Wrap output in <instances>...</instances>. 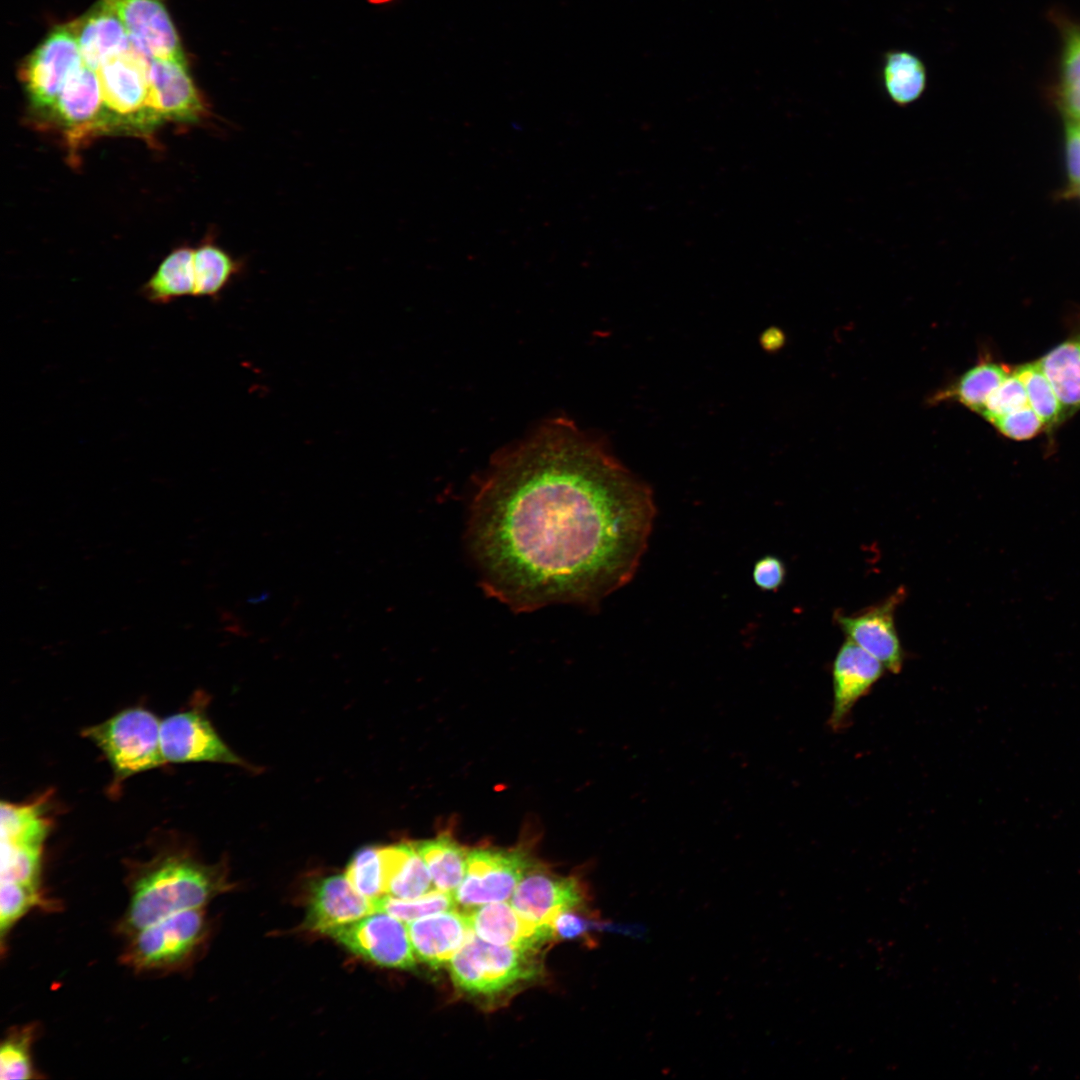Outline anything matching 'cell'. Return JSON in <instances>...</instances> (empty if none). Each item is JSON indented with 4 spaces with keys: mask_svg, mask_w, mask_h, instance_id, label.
<instances>
[{
    "mask_svg": "<svg viewBox=\"0 0 1080 1080\" xmlns=\"http://www.w3.org/2000/svg\"><path fill=\"white\" fill-rule=\"evenodd\" d=\"M1075 122H1076V121H1075ZM1077 123H1078V125H1079V127H1080V121H1078Z\"/></svg>",
    "mask_w": 1080,
    "mask_h": 1080,
    "instance_id": "43",
    "label": "cell"
},
{
    "mask_svg": "<svg viewBox=\"0 0 1080 1080\" xmlns=\"http://www.w3.org/2000/svg\"><path fill=\"white\" fill-rule=\"evenodd\" d=\"M1064 160L1067 184L1070 189L1080 184V127L1077 122H1064Z\"/></svg>",
    "mask_w": 1080,
    "mask_h": 1080,
    "instance_id": "38",
    "label": "cell"
},
{
    "mask_svg": "<svg viewBox=\"0 0 1080 1080\" xmlns=\"http://www.w3.org/2000/svg\"><path fill=\"white\" fill-rule=\"evenodd\" d=\"M1061 404L1064 420L1080 409V331L1037 360Z\"/></svg>",
    "mask_w": 1080,
    "mask_h": 1080,
    "instance_id": "22",
    "label": "cell"
},
{
    "mask_svg": "<svg viewBox=\"0 0 1080 1080\" xmlns=\"http://www.w3.org/2000/svg\"><path fill=\"white\" fill-rule=\"evenodd\" d=\"M43 125L64 136L71 155L89 139L105 133V109L95 70L80 65L69 77Z\"/></svg>",
    "mask_w": 1080,
    "mask_h": 1080,
    "instance_id": "8",
    "label": "cell"
},
{
    "mask_svg": "<svg viewBox=\"0 0 1080 1080\" xmlns=\"http://www.w3.org/2000/svg\"><path fill=\"white\" fill-rule=\"evenodd\" d=\"M900 588L883 602L852 615L838 614L836 621L847 639L878 659L891 673H899L904 652L895 625V611L903 601Z\"/></svg>",
    "mask_w": 1080,
    "mask_h": 1080,
    "instance_id": "13",
    "label": "cell"
},
{
    "mask_svg": "<svg viewBox=\"0 0 1080 1080\" xmlns=\"http://www.w3.org/2000/svg\"><path fill=\"white\" fill-rule=\"evenodd\" d=\"M540 950L496 945L473 932L449 962L455 986L466 994L494 998L530 983L543 973Z\"/></svg>",
    "mask_w": 1080,
    "mask_h": 1080,
    "instance_id": "3",
    "label": "cell"
},
{
    "mask_svg": "<svg viewBox=\"0 0 1080 1080\" xmlns=\"http://www.w3.org/2000/svg\"><path fill=\"white\" fill-rule=\"evenodd\" d=\"M72 26L84 64L95 71L133 46L124 24L106 0L98 1Z\"/></svg>",
    "mask_w": 1080,
    "mask_h": 1080,
    "instance_id": "20",
    "label": "cell"
},
{
    "mask_svg": "<svg viewBox=\"0 0 1080 1080\" xmlns=\"http://www.w3.org/2000/svg\"><path fill=\"white\" fill-rule=\"evenodd\" d=\"M218 889L215 871L184 850H169L136 874L124 929L135 933L172 914L202 908Z\"/></svg>",
    "mask_w": 1080,
    "mask_h": 1080,
    "instance_id": "2",
    "label": "cell"
},
{
    "mask_svg": "<svg viewBox=\"0 0 1080 1080\" xmlns=\"http://www.w3.org/2000/svg\"><path fill=\"white\" fill-rule=\"evenodd\" d=\"M1011 370L1012 367L1003 363L981 361L966 371L945 394L980 414Z\"/></svg>",
    "mask_w": 1080,
    "mask_h": 1080,
    "instance_id": "27",
    "label": "cell"
},
{
    "mask_svg": "<svg viewBox=\"0 0 1080 1080\" xmlns=\"http://www.w3.org/2000/svg\"><path fill=\"white\" fill-rule=\"evenodd\" d=\"M161 721L148 709H124L82 735L93 742L109 762L114 779L121 782L133 775L166 764L160 744Z\"/></svg>",
    "mask_w": 1080,
    "mask_h": 1080,
    "instance_id": "5",
    "label": "cell"
},
{
    "mask_svg": "<svg viewBox=\"0 0 1080 1080\" xmlns=\"http://www.w3.org/2000/svg\"><path fill=\"white\" fill-rule=\"evenodd\" d=\"M373 901L375 911L385 912L405 923L457 907L453 893L437 889L415 899L383 895Z\"/></svg>",
    "mask_w": 1080,
    "mask_h": 1080,
    "instance_id": "31",
    "label": "cell"
},
{
    "mask_svg": "<svg viewBox=\"0 0 1080 1080\" xmlns=\"http://www.w3.org/2000/svg\"><path fill=\"white\" fill-rule=\"evenodd\" d=\"M195 287L193 296H215L239 271L235 261L222 248L206 243L193 255Z\"/></svg>",
    "mask_w": 1080,
    "mask_h": 1080,
    "instance_id": "28",
    "label": "cell"
},
{
    "mask_svg": "<svg viewBox=\"0 0 1080 1080\" xmlns=\"http://www.w3.org/2000/svg\"><path fill=\"white\" fill-rule=\"evenodd\" d=\"M1049 95L1064 120L1080 121V85L1052 86Z\"/></svg>",
    "mask_w": 1080,
    "mask_h": 1080,
    "instance_id": "40",
    "label": "cell"
},
{
    "mask_svg": "<svg viewBox=\"0 0 1080 1080\" xmlns=\"http://www.w3.org/2000/svg\"><path fill=\"white\" fill-rule=\"evenodd\" d=\"M437 890L453 893L466 873L469 850L448 835L413 843Z\"/></svg>",
    "mask_w": 1080,
    "mask_h": 1080,
    "instance_id": "25",
    "label": "cell"
},
{
    "mask_svg": "<svg viewBox=\"0 0 1080 1080\" xmlns=\"http://www.w3.org/2000/svg\"><path fill=\"white\" fill-rule=\"evenodd\" d=\"M1049 18L1060 38L1056 81L1053 86L1080 85V18L1059 8L1052 9Z\"/></svg>",
    "mask_w": 1080,
    "mask_h": 1080,
    "instance_id": "30",
    "label": "cell"
},
{
    "mask_svg": "<svg viewBox=\"0 0 1080 1080\" xmlns=\"http://www.w3.org/2000/svg\"><path fill=\"white\" fill-rule=\"evenodd\" d=\"M33 1029L25 1027L9 1034L0 1050V1078L2 1080L29 1079L33 1077L31 1042Z\"/></svg>",
    "mask_w": 1080,
    "mask_h": 1080,
    "instance_id": "33",
    "label": "cell"
},
{
    "mask_svg": "<svg viewBox=\"0 0 1080 1080\" xmlns=\"http://www.w3.org/2000/svg\"><path fill=\"white\" fill-rule=\"evenodd\" d=\"M591 896L576 877H562L531 864L516 886L510 904L524 918L553 927L565 911L589 909ZM554 929V928H553Z\"/></svg>",
    "mask_w": 1080,
    "mask_h": 1080,
    "instance_id": "11",
    "label": "cell"
},
{
    "mask_svg": "<svg viewBox=\"0 0 1080 1080\" xmlns=\"http://www.w3.org/2000/svg\"><path fill=\"white\" fill-rule=\"evenodd\" d=\"M194 250L183 247L171 252L144 285L146 298L154 303H168L193 295L195 287Z\"/></svg>",
    "mask_w": 1080,
    "mask_h": 1080,
    "instance_id": "26",
    "label": "cell"
},
{
    "mask_svg": "<svg viewBox=\"0 0 1080 1080\" xmlns=\"http://www.w3.org/2000/svg\"><path fill=\"white\" fill-rule=\"evenodd\" d=\"M327 935L353 954L379 966L397 969L416 966L407 925L385 912H373L332 929Z\"/></svg>",
    "mask_w": 1080,
    "mask_h": 1080,
    "instance_id": "10",
    "label": "cell"
},
{
    "mask_svg": "<svg viewBox=\"0 0 1080 1080\" xmlns=\"http://www.w3.org/2000/svg\"><path fill=\"white\" fill-rule=\"evenodd\" d=\"M655 512L602 441L554 419L491 464L468 540L485 591L513 610L593 607L634 576Z\"/></svg>",
    "mask_w": 1080,
    "mask_h": 1080,
    "instance_id": "1",
    "label": "cell"
},
{
    "mask_svg": "<svg viewBox=\"0 0 1080 1080\" xmlns=\"http://www.w3.org/2000/svg\"><path fill=\"white\" fill-rule=\"evenodd\" d=\"M39 887L4 882L0 889V929L2 938L26 912L42 904Z\"/></svg>",
    "mask_w": 1080,
    "mask_h": 1080,
    "instance_id": "35",
    "label": "cell"
},
{
    "mask_svg": "<svg viewBox=\"0 0 1080 1080\" xmlns=\"http://www.w3.org/2000/svg\"><path fill=\"white\" fill-rule=\"evenodd\" d=\"M124 24L132 44L151 59L185 61L182 46L162 0H106Z\"/></svg>",
    "mask_w": 1080,
    "mask_h": 1080,
    "instance_id": "16",
    "label": "cell"
},
{
    "mask_svg": "<svg viewBox=\"0 0 1080 1080\" xmlns=\"http://www.w3.org/2000/svg\"><path fill=\"white\" fill-rule=\"evenodd\" d=\"M406 925L416 959L435 969L449 963L473 932L464 911L455 909Z\"/></svg>",
    "mask_w": 1080,
    "mask_h": 1080,
    "instance_id": "19",
    "label": "cell"
},
{
    "mask_svg": "<svg viewBox=\"0 0 1080 1080\" xmlns=\"http://www.w3.org/2000/svg\"><path fill=\"white\" fill-rule=\"evenodd\" d=\"M1013 372L1024 385L1029 404L1043 422L1045 431L1065 421L1056 393L1037 361L1017 365Z\"/></svg>",
    "mask_w": 1080,
    "mask_h": 1080,
    "instance_id": "29",
    "label": "cell"
},
{
    "mask_svg": "<svg viewBox=\"0 0 1080 1080\" xmlns=\"http://www.w3.org/2000/svg\"><path fill=\"white\" fill-rule=\"evenodd\" d=\"M379 860L383 895L415 899L436 889L413 843L379 848Z\"/></svg>",
    "mask_w": 1080,
    "mask_h": 1080,
    "instance_id": "21",
    "label": "cell"
},
{
    "mask_svg": "<svg viewBox=\"0 0 1080 1080\" xmlns=\"http://www.w3.org/2000/svg\"><path fill=\"white\" fill-rule=\"evenodd\" d=\"M465 911L473 933L492 944L541 951L556 937L553 927L524 918L505 901Z\"/></svg>",
    "mask_w": 1080,
    "mask_h": 1080,
    "instance_id": "17",
    "label": "cell"
},
{
    "mask_svg": "<svg viewBox=\"0 0 1080 1080\" xmlns=\"http://www.w3.org/2000/svg\"><path fill=\"white\" fill-rule=\"evenodd\" d=\"M992 425L1005 437L1024 441L1036 437L1045 426L1039 416L1027 406L996 419Z\"/></svg>",
    "mask_w": 1080,
    "mask_h": 1080,
    "instance_id": "37",
    "label": "cell"
},
{
    "mask_svg": "<svg viewBox=\"0 0 1080 1080\" xmlns=\"http://www.w3.org/2000/svg\"><path fill=\"white\" fill-rule=\"evenodd\" d=\"M785 575L783 561L772 555L760 558L752 572L754 583L764 591H776L783 584Z\"/></svg>",
    "mask_w": 1080,
    "mask_h": 1080,
    "instance_id": "39",
    "label": "cell"
},
{
    "mask_svg": "<svg viewBox=\"0 0 1080 1080\" xmlns=\"http://www.w3.org/2000/svg\"><path fill=\"white\" fill-rule=\"evenodd\" d=\"M879 78L889 100L902 108L917 102L928 85L925 63L906 49H892L883 55Z\"/></svg>",
    "mask_w": 1080,
    "mask_h": 1080,
    "instance_id": "23",
    "label": "cell"
},
{
    "mask_svg": "<svg viewBox=\"0 0 1080 1080\" xmlns=\"http://www.w3.org/2000/svg\"><path fill=\"white\" fill-rule=\"evenodd\" d=\"M82 64L72 23L55 27L27 57L20 76L38 122H44L67 80Z\"/></svg>",
    "mask_w": 1080,
    "mask_h": 1080,
    "instance_id": "6",
    "label": "cell"
},
{
    "mask_svg": "<svg viewBox=\"0 0 1080 1080\" xmlns=\"http://www.w3.org/2000/svg\"><path fill=\"white\" fill-rule=\"evenodd\" d=\"M884 671L878 659L846 638L832 664L833 701L828 721L832 730L847 726L855 704L871 691Z\"/></svg>",
    "mask_w": 1080,
    "mask_h": 1080,
    "instance_id": "15",
    "label": "cell"
},
{
    "mask_svg": "<svg viewBox=\"0 0 1080 1080\" xmlns=\"http://www.w3.org/2000/svg\"><path fill=\"white\" fill-rule=\"evenodd\" d=\"M134 45L104 62L99 78L106 134L150 136L162 122L149 102V61Z\"/></svg>",
    "mask_w": 1080,
    "mask_h": 1080,
    "instance_id": "4",
    "label": "cell"
},
{
    "mask_svg": "<svg viewBox=\"0 0 1080 1080\" xmlns=\"http://www.w3.org/2000/svg\"><path fill=\"white\" fill-rule=\"evenodd\" d=\"M530 865L519 849L469 850L465 876L454 892L456 905L468 910L510 899Z\"/></svg>",
    "mask_w": 1080,
    "mask_h": 1080,
    "instance_id": "9",
    "label": "cell"
},
{
    "mask_svg": "<svg viewBox=\"0 0 1080 1080\" xmlns=\"http://www.w3.org/2000/svg\"><path fill=\"white\" fill-rule=\"evenodd\" d=\"M148 79L150 106L162 124H192L207 115L206 104L185 61L150 59Z\"/></svg>",
    "mask_w": 1080,
    "mask_h": 1080,
    "instance_id": "14",
    "label": "cell"
},
{
    "mask_svg": "<svg viewBox=\"0 0 1080 1080\" xmlns=\"http://www.w3.org/2000/svg\"><path fill=\"white\" fill-rule=\"evenodd\" d=\"M1027 406L1030 404L1026 390L1012 367L1009 375L990 396L980 415L992 424L996 419Z\"/></svg>",
    "mask_w": 1080,
    "mask_h": 1080,
    "instance_id": "36",
    "label": "cell"
},
{
    "mask_svg": "<svg viewBox=\"0 0 1080 1080\" xmlns=\"http://www.w3.org/2000/svg\"><path fill=\"white\" fill-rule=\"evenodd\" d=\"M160 744L166 763H242L218 736L199 705L162 720Z\"/></svg>",
    "mask_w": 1080,
    "mask_h": 1080,
    "instance_id": "12",
    "label": "cell"
},
{
    "mask_svg": "<svg viewBox=\"0 0 1080 1080\" xmlns=\"http://www.w3.org/2000/svg\"><path fill=\"white\" fill-rule=\"evenodd\" d=\"M49 800V794H45L23 804L1 801V841L43 847L52 826Z\"/></svg>",
    "mask_w": 1080,
    "mask_h": 1080,
    "instance_id": "24",
    "label": "cell"
},
{
    "mask_svg": "<svg viewBox=\"0 0 1080 1080\" xmlns=\"http://www.w3.org/2000/svg\"><path fill=\"white\" fill-rule=\"evenodd\" d=\"M1061 197L1065 199H1076L1080 201V184L1070 189H1063V191L1061 192Z\"/></svg>",
    "mask_w": 1080,
    "mask_h": 1080,
    "instance_id": "41",
    "label": "cell"
},
{
    "mask_svg": "<svg viewBox=\"0 0 1080 1080\" xmlns=\"http://www.w3.org/2000/svg\"><path fill=\"white\" fill-rule=\"evenodd\" d=\"M387 1H390V0H370V2L377 3V4L387 2Z\"/></svg>",
    "mask_w": 1080,
    "mask_h": 1080,
    "instance_id": "42",
    "label": "cell"
},
{
    "mask_svg": "<svg viewBox=\"0 0 1080 1080\" xmlns=\"http://www.w3.org/2000/svg\"><path fill=\"white\" fill-rule=\"evenodd\" d=\"M375 911L374 901L360 895L345 875L320 878L310 888L306 926L327 934Z\"/></svg>",
    "mask_w": 1080,
    "mask_h": 1080,
    "instance_id": "18",
    "label": "cell"
},
{
    "mask_svg": "<svg viewBox=\"0 0 1080 1080\" xmlns=\"http://www.w3.org/2000/svg\"><path fill=\"white\" fill-rule=\"evenodd\" d=\"M345 876L360 895L371 900L383 896L379 848L359 849L348 863Z\"/></svg>",
    "mask_w": 1080,
    "mask_h": 1080,
    "instance_id": "34",
    "label": "cell"
},
{
    "mask_svg": "<svg viewBox=\"0 0 1080 1080\" xmlns=\"http://www.w3.org/2000/svg\"><path fill=\"white\" fill-rule=\"evenodd\" d=\"M201 908L172 914L135 933L125 960L138 970H168L184 964L204 933Z\"/></svg>",
    "mask_w": 1080,
    "mask_h": 1080,
    "instance_id": "7",
    "label": "cell"
},
{
    "mask_svg": "<svg viewBox=\"0 0 1080 1080\" xmlns=\"http://www.w3.org/2000/svg\"><path fill=\"white\" fill-rule=\"evenodd\" d=\"M42 847L1 842V883L39 887Z\"/></svg>",
    "mask_w": 1080,
    "mask_h": 1080,
    "instance_id": "32",
    "label": "cell"
}]
</instances>
